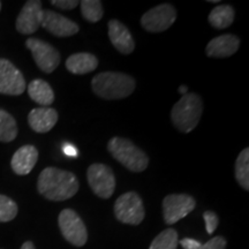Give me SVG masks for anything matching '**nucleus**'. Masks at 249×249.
<instances>
[{
    "label": "nucleus",
    "instance_id": "obj_2",
    "mask_svg": "<svg viewBox=\"0 0 249 249\" xmlns=\"http://www.w3.org/2000/svg\"><path fill=\"white\" fill-rule=\"evenodd\" d=\"M135 87L134 77L120 71H102L91 81V88L95 95L107 101L128 97L134 92Z\"/></svg>",
    "mask_w": 249,
    "mask_h": 249
},
{
    "label": "nucleus",
    "instance_id": "obj_5",
    "mask_svg": "<svg viewBox=\"0 0 249 249\" xmlns=\"http://www.w3.org/2000/svg\"><path fill=\"white\" fill-rule=\"evenodd\" d=\"M114 214L121 223L139 225L145 216L142 198L135 192H127L120 195L114 203Z\"/></svg>",
    "mask_w": 249,
    "mask_h": 249
},
{
    "label": "nucleus",
    "instance_id": "obj_33",
    "mask_svg": "<svg viewBox=\"0 0 249 249\" xmlns=\"http://www.w3.org/2000/svg\"><path fill=\"white\" fill-rule=\"evenodd\" d=\"M0 11H1V1H0Z\"/></svg>",
    "mask_w": 249,
    "mask_h": 249
},
{
    "label": "nucleus",
    "instance_id": "obj_9",
    "mask_svg": "<svg viewBox=\"0 0 249 249\" xmlns=\"http://www.w3.org/2000/svg\"><path fill=\"white\" fill-rule=\"evenodd\" d=\"M177 9L171 4H160L149 9L141 18V26L149 33H161L172 27Z\"/></svg>",
    "mask_w": 249,
    "mask_h": 249
},
{
    "label": "nucleus",
    "instance_id": "obj_27",
    "mask_svg": "<svg viewBox=\"0 0 249 249\" xmlns=\"http://www.w3.org/2000/svg\"><path fill=\"white\" fill-rule=\"evenodd\" d=\"M226 239L222 235H217L210 239L208 242H205L204 245H201L198 249H226Z\"/></svg>",
    "mask_w": 249,
    "mask_h": 249
},
{
    "label": "nucleus",
    "instance_id": "obj_19",
    "mask_svg": "<svg viewBox=\"0 0 249 249\" xmlns=\"http://www.w3.org/2000/svg\"><path fill=\"white\" fill-rule=\"evenodd\" d=\"M28 95L37 104L48 107L54 102V92L51 86L42 79L33 80L27 87Z\"/></svg>",
    "mask_w": 249,
    "mask_h": 249
},
{
    "label": "nucleus",
    "instance_id": "obj_1",
    "mask_svg": "<svg viewBox=\"0 0 249 249\" xmlns=\"http://www.w3.org/2000/svg\"><path fill=\"white\" fill-rule=\"evenodd\" d=\"M79 180L71 171L46 167L37 180V189L46 200L60 202L73 197L79 191Z\"/></svg>",
    "mask_w": 249,
    "mask_h": 249
},
{
    "label": "nucleus",
    "instance_id": "obj_23",
    "mask_svg": "<svg viewBox=\"0 0 249 249\" xmlns=\"http://www.w3.org/2000/svg\"><path fill=\"white\" fill-rule=\"evenodd\" d=\"M179 245L178 232L174 229H166L161 231L152 240L149 249H177Z\"/></svg>",
    "mask_w": 249,
    "mask_h": 249
},
{
    "label": "nucleus",
    "instance_id": "obj_30",
    "mask_svg": "<svg viewBox=\"0 0 249 249\" xmlns=\"http://www.w3.org/2000/svg\"><path fill=\"white\" fill-rule=\"evenodd\" d=\"M62 150H64L65 155L70 156V157H77V155H79V151H77V149L74 147L73 144H71V143H67V144H65L64 147H62Z\"/></svg>",
    "mask_w": 249,
    "mask_h": 249
},
{
    "label": "nucleus",
    "instance_id": "obj_29",
    "mask_svg": "<svg viewBox=\"0 0 249 249\" xmlns=\"http://www.w3.org/2000/svg\"><path fill=\"white\" fill-rule=\"evenodd\" d=\"M180 245L182 246L183 249H198L201 247V242L191 238H185L180 241Z\"/></svg>",
    "mask_w": 249,
    "mask_h": 249
},
{
    "label": "nucleus",
    "instance_id": "obj_15",
    "mask_svg": "<svg viewBox=\"0 0 249 249\" xmlns=\"http://www.w3.org/2000/svg\"><path fill=\"white\" fill-rule=\"evenodd\" d=\"M239 46H240L239 37L232 34H226L211 39L205 48V53L210 58H229L236 53Z\"/></svg>",
    "mask_w": 249,
    "mask_h": 249
},
{
    "label": "nucleus",
    "instance_id": "obj_7",
    "mask_svg": "<svg viewBox=\"0 0 249 249\" xmlns=\"http://www.w3.org/2000/svg\"><path fill=\"white\" fill-rule=\"evenodd\" d=\"M87 179L90 188L98 197L107 200L113 195L116 189V177L107 165L102 163L90 165L87 171Z\"/></svg>",
    "mask_w": 249,
    "mask_h": 249
},
{
    "label": "nucleus",
    "instance_id": "obj_13",
    "mask_svg": "<svg viewBox=\"0 0 249 249\" xmlns=\"http://www.w3.org/2000/svg\"><path fill=\"white\" fill-rule=\"evenodd\" d=\"M43 7L39 0H29L17 18V30L23 35H31L40 27Z\"/></svg>",
    "mask_w": 249,
    "mask_h": 249
},
{
    "label": "nucleus",
    "instance_id": "obj_6",
    "mask_svg": "<svg viewBox=\"0 0 249 249\" xmlns=\"http://www.w3.org/2000/svg\"><path fill=\"white\" fill-rule=\"evenodd\" d=\"M62 236L75 247H83L88 240L87 227L81 217L73 209H64L58 217Z\"/></svg>",
    "mask_w": 249,
    "mask_h": 249
},
{
    "label": "nucleus",
    "instance_id": "obj_20",
    "mask_svg": "<svg viewBox=\"0 0 249 249\" xmlns=\"http://www.w3.org/2000/svg\"><path fill=\"white\" fill-rule=\"evenodd\" d=\"M235 11L231 5H218L210 12L208 20L214 29H226L233 23Z\"/></svg>",
    "mask_w": 249,
    "mask_h": 249
},
{
    "label": "nucleus",
    "instance_id": "obj_16",
    "mask_svg": "<svg viewBox=\"0 0 249 249\" xmlns=\"http://www.w3.org/2000/svg\"><path fill=\"white\" fill-rule=\"evenodd\" d=\"M58 121V112L53 107H37L30 111L28 124L34 132L49 133Z\"/></svg>",
    "mask_w": 249,
    "mask_h": 249
},
{
    "label": "nucleus",
    "instance_id": "obj_18",
    "mask_svg": "<svg viewBox=\"0 0 249 249\" xmlns=\"http://www.w3.org/2000/svg\"><path fill=\"white\" fill-rule=\"evenodd\" d=\"M98 66V59L95 54L88 52H79L70 55L66 60V68L68 71L75 75L91 73Z\"/></svg>",
    "mask_w": 249,
    "mask_h": 249
},
{
    "label": "nucleus",
    "instance_id": "obj_32",
    "mask_svg": "<svg viewBox=\"0 0 249 249\" xmlns=\"http://www.w3.org/2000/svg\"><path fill=\"white\" fill-rule=\"evenodd\" d=\"M179 93H181V95H186V93H188V88H187L186 86H180L179 89H178Z\"/></svg>",
    "mask_w": 249,
    "mask_h": 249
},
{
    "label": "nucleus",
    "instance_id": "obj_17",
    "mask_svg": "<svg viewBox=\"0 0 249 249\" xmlns=\"http://www.w3.org/2000/svg\"><path fill=\"white\" fill-rule=\"evenodd\" d=\"M38 160V150L31 144H27L14 152L11 160L12 170L18 176H27L33 171Z\"/></svg>",
    "mask_w": 249,
    "mask_h": 249
},
{
    "label": "nucleus",
    "instance_id": "obj_25",
    "mask_svg": "<svg viewBox=\"0 0 249 249\" xmlns=\"http://www.w3.org/2000/svg\"><path fill=\"white\" fill-rule=\"evenodd\" d=\"M18 214V204L8 196L0 195V223L13 220Z\"/></svg>",
    "mask_w": 249,
    "mask_h": 249
},
{
    "label": "nucleus",
    "instance_id": "obj_14",
    "mask_svg": "<svg viewBox=\"0 0 249 249\" xmlns=\"http://www.w3.org/2000/svg\"><path fill=\"white\" fill-rule=\"evenodd\" d=\"M108 37L112 45L121 54H130L135 49V42L128 28L118 20L108 21Z\"/></svg>",
    "mask_w": 249,
    "mask_h": 249
},
{
    "label": "nucleus",
    "instance_id": "obj_31",
    "mask_svg": "<svg viewBox=\"0 0 249 249\" xmlns=\"http://www.w3.org/2000/svg\"><path fill=\"white\" fill-rule=\"evenodd\" d=\"M21 249H36L35 246L31 241H26L24 244L21 246Z\"/></svg>",
    "mask_w": 249,
    "mask_h": 249
},
{
    "label": "nucleus",
    "instance_id": "obj_12",
    "mask_svg": "<svg viewBox=\"0 0 249 249\" xmlns=\"http://www.w3.org/2000/svg\"><path fill=\"white\" fill-rule=\"evenodd\" d=\"M40 26L57 37L73 36L80 30L79 24L74 21L53 11H44V9H43Z\"/></svg>",
    "mask_w": 249,
    "mask_h": 249
},
{
    "label": "nucleus",
    "instance_id": "obj_24",
    "mask_svg": "<svg viewBox=\"0 0 249 249\" xmlns=\"http://www.w3.org/2000/svg\"><path fill=\"white\" fill-rule=\"evenodd\" d=\"M79 4L82 17L88 22L96 23L102 20L103 15H104L102 1H99V0H82Z\"/></svg>",
    "mask_w": 249,
    "mask_h": 249
},
{
    "label": "nucleus",
    "instance_id": "obj_11",
    "mask_svg": "<svg viewBox=\"0 0 249 249\" xmlns=\"http://www.w3.org/2000/svg\"><path fill=\"white\" fill-rule=\"evenodd\" d=\"M26 88L22 73L7 59L0 58V93L18 96L22 95Z\"/></svg>",
    "mask_w": 249,
    "mask_h": 249
},
{
    "label": "nucleus",
    "instance_id": "obj_21",
    "mask_svg": "<svg viewBox=\"0 0 249 249\" xmlns=\"http://www.w3.org/2000/svg\"><path fill=\"white\" fill-rule=\"evenodd\" d=\"M18 136V124L14 117L0 108V142L14 141Z\"/></svg>",
    "mask_w": 249,
    "mask_h": 249
},
{
    "label": "nucleus",
    "instance_id": "obj_28",
    "mask_svg": "<svg viewBox=\"0 0 249 249\" xmlns=\"http://www.w3.org/2000/svg\"><path fill=\"white\" fill-rule=\"evenodd\" d=\"M51 4L55 7L64 9V11H71L79 5V1H76V0H52Z\"/></svg>",
    "mask_w": 249,
    "mask_h": 249
},
{
    "label": "nucleus",
    "instance_id": "obj_3",
    "mask_svg": "<svg viewBox=\"0 0 249 249\" xmlns=\"http://www.w3.org/2000/svg\"><path fill=\"white\" fill-rule=\"evenodd\" d=\"M203 102L197 93L189 92L183 95L171 110L173 126L181 133H191L200 123Z\"/></svg>",
    "mask_w": 249,
    "mask_h": 249
},
{
    "label": "nucleus",
    "instance_id": "obj_4",
    "mask_svg": "<svg viewBox=\"0 0 249 249\" xmlns=\"http://www.w3.org/2000/svg\"><path fill=\"white\" fill-rule=\"evenodd\" d=\"M112 157L130 172H143L149 165V157L128 139L112 138L107 143Z\"/></svg>",
    "mask_w": 249,
    "mask_h": 249
},
{
    "label": "nucleus",
    "instance_id": "obj_10",
    "mask_svg": "<svg viewBox=\"0 0 249 249\" xmlns=\"http://www.w3.org/2000/svg\"><path fill=\"white\" fill-rule=\"evenodd\" d=\"M196 207L195 198L187 194H171L163 200V217L167 225H173L189 214Z\"/></svg>",
    "mask_w": 249,
    "mask_h": 249
},
{
    "label": "nucleus",
    "instance_id": "obj_22",
    "mask_svg": "<svg viewBox=\"0 0 249 249\" xmlns=\"http://www.w3.org/2000/svg\"><path fill=\"white\" fill-rule=\"evenodd\" d=\"M235 180L246 192L249 191V149L245 148L235 160Z\"/></svg>",
    "mask_w": 249,
    "mask_h": 249
},
{
    "label": "nucleus",
    "instance_id": "obj_26",
    "mask_svg": "<svg viewBox=\"0 0 249 249\" xmlns=\"http://www.w3.org/2000/svg\"><path fill=\"white\" fill-rule=\"evenodd\" d=\"M203 218L205 222V230L209 234H213L214 232V230L217 229L218 224H219V218H218L217 213H214L213 211H205L203 213Z\"/></svg>",
    "mask_w": 249,
    "mask_h": 249
},
{
    "label": "nucleus",
    "instance_id": "obj_8",
    "mask_svg": "<svg viewBox=\"0 0 249 249\" xmlns=\"http://www.w3.org/2000/svg\"><path fill=\"white\" fill-rule=\"evenodd\" d=\"M26 46L33 54L37 67L46 74H51L57 70L61 61V55L54 46L38 38H28Z\"/></svg>",
    "mask_w": 249,
    "mask_h": 249
}]
</instances>
